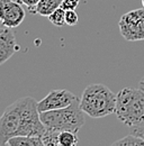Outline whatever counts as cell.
Wrapping results in <instances>:
<instances>
[{"label":"cell","mask_w":144,"mask_h":146,"mask_svg":"<svg viewBox=\"0 0 144 146\" xmlns=\"http://www.w3.org/2000/svg\"><path fill=\"white\" fill-rule=\"evenodd\" d=\"M132 134H134V135H136V136L144 139V121L142 124L137 125V126H134L132 129Z\"/></svg>","instance_id":"ac0fdd59"},{"label":"cell","mask_w":144,"mask_h":146,"mask_svg":"<svg viewBox=\"0 0 144 146\" xmlns=\"http://www.w3.org/2000/svg\"><path fill=\"white\" fill-rule=\"evenodd\" d=\"M1 32H2V28H0V33H1Z\"/></svg>","instance_id":"44dd1931"},{"label":"cell","mask_w":144,"mask_h":146,"mask_svg":"<svg viewBox=\"0 0 144 146\" xmlns=\"http://www.w3.org/2000/svg\"><path fill=\"white\" fill-rule=\"evenodd\" d=\"M7 145L9 146H44L41 136H15L11 137Z\"/></svg>","instance_id":"9c48e42d"},{"label":"cell","mask_w":144,"mask_h":146,"mask_svg":"<svg viewBox=\"0 0 144 146\" xmlns=\"http://www.w3.org/2000/svg\"><path fill=\"white\" fill-rule=\"evenodd\" d=\"M139 88L142 89V90L144 91V75L142 76V79L140 80V82H139Z\"/></svg>","instance_id":"d6986e66"},{"label":"cell","mask_w":144,"mask_h":146,"mask_svg":"<svg viewBox=\"0 0 144 146\" xmlns=\"http://www.w3.org/2000/svg\"><path fill=\"white\" fill-rule=\"evenodd\" d=\"M80 0H63L61 7L64 10H75V8L79 6Z\"/></svg>","instance_id":"2e32d148"},{"label":"cell","mask_w":144,"mask_h":146,"mask_svg":"<svg viewBox=\"0 0 144 146\" xmlns=\"http://www.w3.org/2000/svg\"><path fill=\"white\" fill-rule=\"evenodd\" d=\"M49 20L56 27H62L65 25V10L62 7H59L51 15L47 16Z\"/></svg>","instance_id":"4fadbf2b"},{"label":"cell","mask_w":144,"mask_h":146,"mask_svg":"<svg viewBox=\"0 0 144 146\" xmlns=\"http://www.w3.org/2000/svg\"><path fill=\"white\" fill-rule=\"evenodd\" d=\"M113 145H118V146H131V145H135V146H144V139L132 134V135H128L125 136L116 142L113 143Z\"/></svg>","instance_id":"7c38bea8"},{"label":"cell","mask_w":144,"mask_h":146,"mask_svg":"<svg viewBox=\"0 0 144 146\" xmlns=\"http://www.w3.org/2000/svg\"><path fill=\"white\" fill-rule=\"evenodd\" d=\"M17 51L18 45L11 28L2 29L0 33V65L6 63Z\"/></svg>","instance_id":"ba28073f"},{"label":"cell","mask_w":144,"mask_h":146,"mask_svg":"<svg viewBox=\"0 0 144 146\" xmlns=\"http://www.w3.org/2000/svg\"><path fill=\"white\" fill-rule=\"evenodd\" d=\"M80 108L91 118L106 117L110 113H115L116 96L101 83L90 84L82 93Z\"/></svg>","instance_id":"7a4b0ae2"},{"label":"cell","mask_w":144,"mask_h":146,"mask_svg":"<svg viewBox=\"0 0 144 146\" xmlns=\"http://www.w3.org/2000/svg\"><path fill=\"white\" fill-rule=\"evenodd\" d=\"M83 113L85 112L80 108V100L78 98L68 107L42 111L39 112V116L46 129H52L56 131L70 130L78 133L85 125Z\"/></svg>","instance_id":"277c9868"},{"label":"cell","mask_w":144,"mask_h":146,"mask_svg":"<svg viewBox=\"0 0 144 146\" xmlns=\"http://www.w3.org/2000/svg\"><path fill=\"white\" fill-rule=\"evenodd\" d=\"M78 99V97L69 90H52L49 92V94L43 98L37 104L38 111H49V110L61 109L64 107H68L72 102Z\"/></svg>","instance_id":"52a82bcc"},{"label":"cell","mask_w":144,"mask_h":146,"mask_svg":"<svg viewBox=\"0 0 144 146\" xmlns=\"http://www.w3.org/2000/svg\"><path fill=\"white\" fill-rule=\"evenodd\" d=\"M118 27L126 40H144V8L124 14L118 21Z\"/></svg>","instance_id":"5b68a950"},{"label":"cell","mask_w":144,"mask_h":146,"mask_svg":"<svg viewBox=\"0 0 144 146\" xmlns=\"http://www.w3.org/2000/svg\"><path fill=\"white\" fill-rule=\"evenodd\" d=\"M20 3H23V5H25L27 8H28V10L31 11V13H35V9H36V6H37V3L41 1V0H18Z\"/></svg>","instance_id":"e0dca14e"},{"label":"cell","mask_w":144,"mask_h":146,"mask_svg":"<svg viewBox=\"0 0 144 146\" xmlns=\"http://www.w3.org/2000/svg\"><path fill=\"white\" fill-rule=\"evenodd\" d=\"M63 0H41L36 6L35 13L41 16L47 17L51 15L54 10H56L59 7H61Z\"/></svg>","instance_id":"30bf717a"},{"label":"cell","mask_w":144,"mask_h":146,"mask_svg":"<svg viewBox=\"0 0 144 146\" xmlns=\"http://www.w3.org/2000/svg\"><path fill=\"white\" fill-rule=\"evenodd\" d=\"M79 17L74 10H65V25L75 26L78 24Z\"/></svg>","instance_id":"9a60e30c"},{"label":"cell","mask_w":144,"mask_h":146,"mask_svg":"<svg viewBox=\"0 0 144 146\" xmlns=\"http://www.w3.org/2000/svg\"><path fill=\"white\" fill-rule=\"evenodd\" d=\"M38 101L24 97L8 106L0 118V146L15 136H43L46 128L41 120Z\"/></svg>","instance_id":"6da1fadb"},{"label":"cell","mask_w":144,"mask_h":146,"mask_svg":"<svg viewBox=\"0 0 144 146\" xmlns=\"http://www.w3.org/2000/svg\"><path fill=\"white\" fill-rule=\"evenodd\" d=\"M78 133L63 130L59 134V146H75L79 143Z\"/></svg>","instance_id":"8fae6325"},{"label":"cell","mask_w":144,"mask_h":146,"mask_svg":"<svg viewBox=\"0 0 144 146\" xmlns=\"http://www.w3.org/2000/svg\"><path fill=\"white\" fill-rule=\"evenodd\" d=\"M59 134L60 131L46 129L44 135L42 136L44 146H59Z\"/></svg>","instance_id":"5bb4252c"},{"label":"cell","mask_w":144,"mask_h":146,"mask_svg":"<svg viewBox=\"0 0 144 146\" xmlns=\"http://www.w3.org/2000/svg\"><path fill=\"white\" fill-rule=\"evenodd\" d=\"M115 115L127 126L134 127L144 121V91L124 88L116 96Z\"/></svg>","instance_id":"3957f363"},{"label":"cell","mask_w":144,"mask_h":146,"mask_svg":"<svg viewBox=\"0 0 144 146\" xmlns=\"http://www.w3.org/2000/svg\"><path fill=\"white\" fill-rule=\"evenodd\" d=\"M25 10L19 1L0 0V21L6 28H16L25 19Z\"/></svg>","instance_id":"8992f818"},{"label":"cell","mask_w":144,"mask_h":146,"mask_svg":"<svg viewBox=\"0 0 144 146\" xmlns=\"http://www.w3.org/2000/svg\"><path fill=\"white\" fill-rule=\"evenodd\" d=\"M142 6H143V8H144V0H142Z\"/></svg>","instance_id":"ffe728a7"}]
</instances>
